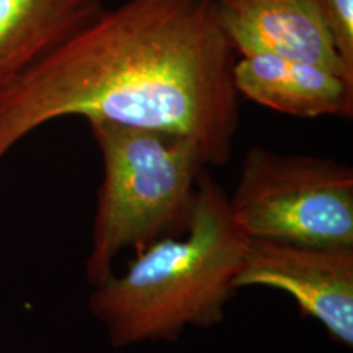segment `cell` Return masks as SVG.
I'll list each match as a JSON object with an SVG mask.
<instances>
[{
    "instance_id": "52a82bcc",
    "label": "cell",
    "mask_w": 353,
    "mask_h": 353,
    "mask_svg": "<svg viewBox=\"0 0 353 353\" xmlns=\"http://www.w3.org/2000/svg\"><path fill=\"white\" fill-rule=\"evenodd\" d=\"M232 81L239 97L290 117H353V81L322 65L259 52L237 57Z\"/></svg>"
},
{
    "instance_id": "5b68a950",
    "label": "cell",
    "mask_w": 353,
    "mask_h": 353,
    "mask_svg": "<svg viewBox=\"0 0 353 353\" xmlns=\"http://www.w3.org/2000/svg\"><path fill=\"white\" fill-rule=\"evenodd\" d=\"M236 290L283 291L330 339L353 345V247H321L247 237Z\"/></svg>"
},
{
    "instance_id": "9c48e42d",
    "label": "cell",
    "mask_w": 353,
    "mask_h": 353,
    "mask_svg": "<svg viewBox=\"0 0 353 353\" xmlns=\"http://www.w3.org/2000/svg\"><path fill=\"white\" fill-rule=\"evenodd\" d=\"M339 54L353 69V0H316Z\"/></svg>"
},
{
    "instance_id": "8992f818",
    "label": "cell",
    "mask_w": 353,
    "mask_h": 353,
    "mask_svg": "<svg viewBox=\"0 0 353 353\" xmlns=\"http://www.w3.org/2000/svg\"><path fill=\"white\" fill-rule=\"evenodd\" d=\"M237 56L270 52L332 69L353 81L316 0H214Z\"/></svg>"
},
{
    "instance_id": "ba28073f",
    "label": "cell",
    "mask_w": 353,
    "mask_h": 353,
    "mask_svg": "<svg viewBox=\"0 0 353 353\" xmlns=\"http://www.w3.org/2000/svg\"><path fill=\"white\" fill-rule=\"evenodd\" d=\"M103 8L101 0H0V94Z\"/></svg>"
},
{
    "instance_id": "3957f363",
    "label": "cell",
    "mask_w": 353,
    "mask_h": 353,
    "mask_svg": "<svg viewBox=\"0 0 353 353\" xmlns=\"http://www.w3.org/2000/svg\"><path fill=\"white\" fill-rule=\"evenodd\" d=\"M103 180L97 192L92 247L85 262L90 285L113 275L126 249L143 252L165 237L187 232L205 157L192 141L169 132L90 121Z\"/></svg>"
},
{
    "instance_id": "277c9868",
    "label": "cell",
    "mask_w": 353,
    "mask_h": 353,
    "mask_svg": "<svg viewBox=\"0 0 353 353\" xmlns=\"http://www.w3.org/2000/svg\"><path fill=\"white\" fill-rule=\"evenodd\" d=\"M228 200L252 239L353 247V169L334 159L254 145Z\"/></svg>"
},
{
    "instance_id": "7a4b0ae2",
    "label": "cell",
    "mask_w": 353,
    "mask_h": 353,
    "mask_svg": "<svg viewBox=\"0 0 353 353\" xmlns=\"http://www.w3.org/2000/svg\"><path fill=\"white\" fill-rule=\"evenodd\" d=\"M245 242L228 195L205 170L187 232L154 242L125 273L94 286L90 312L118 348L211 327L237 291Z\"/></svg>"
},
{
    "instance_id": "6da1fadb",
    "label": "cell",
    "mask_w": 353,
    "mask_h": 353,
    "mask_svg": "<svg viewBox=\"0 0 353 353\" xmlns=\"http://www.w3.org/2000/svg\"><path fill=\"white\" fill-rule=\"evenodd\" d=\"M237 54L214 0H125L101 10L0 94V161L48 123L169 132L208 165L231 159L241 110Z\"/></svg>"
}]
</instances>
